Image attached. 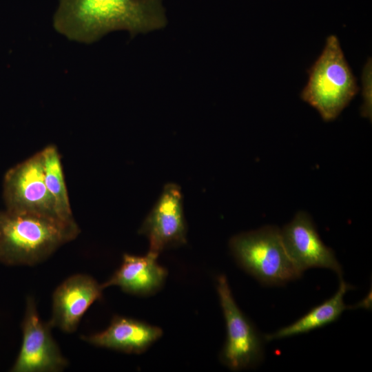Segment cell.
Listing matches in <instances>:
<instances>
[{
  "mask_svg": "<svg viewBox=\"0 0 372 372\" xmlns=\"http://www.w3.org/2000/svg\"><path fill=\"white\" fill-rule=\"evenodd\" d=\"M166 24L163 0H59L53 17L59 33L87 44L113 31L134 37Z\"/></svg>",
  "mask_w": 372,
  "mask_h": 372,
  "instance_id": "obj_1",
  "label": "cell"
},
{
  "mask_svg": "<svg viewBox=\"0 0 372 372\" xmlns=\"http://www.w3.org/2000/svg\"><path fill=\"white\" fill-rule=\"evenodd\" d=\"M79 232L75 221L30 212L0 211V262L7 265H37Z\"/></svg>",
  "mask_w": 372,
  "mask_h": 372,
  "instance_id": "obj_2",
  "label": "cell"
},
{
  "mask_svg": "<svg viewBox=\"0 0 372 372\" xmlns=\"http://www.w3.org/2000/svg\"><path fill=\"white\" fill-rule=\"evenodd\" d=\"M301 99L315 108L324 121L335 119L359 91L338 37L330 35L310 68Z\"/></svg>",
  "mask_w": 372,
  "mask_h": 372,
  "instance_id": "obj_3",
  "label": "cell"
},
{
  "mask_svg": "<svg viewBox=\"0 0 372 372\" xmlns=\"http://www.w3.org/2000/svg\"><path fill=\"white\" fill-rule=\"evenodd\" d=\"M229 247L237 264L264 285H282L302 275L289 256L275 226L233 236Z\"/></svg>",
  "mask_w": 372,
  "mask_h": 372,
  "instance_id": "obj_4",
  "label": "cell"
},
{
  "mask_svg": "<svg viewBox=\"0 0 372 372\" xmlns=\"http://www.w3.org/2000/svg\"><path fill=\"white\" fill-rule=\"evenodd\" d=\"M216 291L226 325L220 362L234 371L256 367L264 358L262 337L238 307L225 275L217 277Z\"/></svg>",
  "mask_w": 372,
  "mask_h": 372,
  "instance_id": "obj_5",
  "label": "cell"
},
{
  "mask_svg": "<svg viewBox=\"0 0 372 372\" xmlns=\"http://www.w3.org/2000/svg\"><path fill=\"white\" fill-rule=\"evenodd\" d=\"M3 198L8 210L34 213L61 220L45 184L41 151L6 172Z\"/></svg>",
  "mask_w": 372,
  "mask_h": 372,
  "instance_id": "obj_6",
  "label": "cell"
},
{
  "mask_svg": "<svg viewBox=\"0 0 372 372\" xmlns=\"http://www.w3.org/2000/svg\"><path fill=\"white\" fill-rule=\"evenodd\" d=\"M50 323L43 322L35 301L28 297L22 323L23 341L14 372H57L68 364L51 334Z\"/></svg>",
  "mask_w": 372,
  "mask_h": 372,
  "instance_id": "obj_7",
  "label": "cell"
},
{
  "mask_svg": "<svg viewBox=\"0 0 372 372\" xmlns=\"http://www.w3.org/2000/svg\"><path fill=\"white\" fill-rule=\"evenodd\" d=\"M138 232L148 239L149 251L158 255L165 249L187 242V225L179 186L174 183L165 185Z\"/></svg>",
  "mask_w": 372,
  "mask_h": 372,
  "instance_id": "obj_8",
  "label": "cell"
},
{
  "mask_svg": "<svg viewBox=\"0 0 372 372\" xmlns=\"http://www.w3.org/2000/svg\"><path fill=\"white\" fill-rule=\"evenodd\" d=\"M280 234L289 256L300 273L313 267L326 268L342 278L343 270L334 251L322 242L308 214L298 212Z\"/></svg>",
  "mask_w": 372,
  "mask_h": 372,
  "instance_id": "obj_9",
  "label": "cell"
},
{
  "mask_svg": "<svg viewBox=\"0 0 372 372\" xmlns=\"http://www.w3.org/2000/svg\"><path fill=\"white\" fill-rule=\"evenodd\" d=\"M103 289L87 275L68 278L54 291L52 318L48 322L50 326L65 333L75 331L86 311L102 298Z\"/></svg>",
  "mask_w": 372,
  "mask_h": 372,
  "instance_id": "obj_10",
  "label": "cell"
},
{
  "mask_svg": "<svg viewBox=\"0 0 372 372\" xmlns=\"http://www.w3.org/2000/svg\"><path fill=\"white\" fill-rule=\"evenodd\" d=\"M158 254L149 251L143 256L125 254L119 268L104 283L103 289L116 286L125 293L149 296L164 285L167 269L157 261Z\"/></svg>",
  "mask_w": 372,
  "mask_h": 372,
  "instance_id": "obj_11",
  "label": "cell"
},
{
  "mask_svg": "<svg viewBox=\"0 0 372 372\" xmlns=\"http://www.w3.org/2000/svg\"><path fill=\"white\" fill-rule=\"evenodd\" d=\"M162 335L163 330L157 326L115 316L106 329L90 335H83L81 339L96 347L139 354L147 351Z\"/></svg>",
  "mask_w": 372,
  "mask_h": 372,
  "instance_id": "obj_12",
  "label": "cell"
},
{
  "mask_svg": "<svg viewBox=\"0 0 372 372\" xmlns=\"http://www.w3.org/2000/svg\"><path fill=\"white\" fill-rule=\"evenodd\" d=\"M336 293L322 304L313 307L293 323L282 327L276 332L265 335L266 341L280 340L306 333L336 321L349 307L344 304V296L352 286L340 278Z\"/></svg>",
  "mask_w": 372,
  "mask_h": 372,
  "instance_id": "obj_13",
  "label": "cell"
},
{
  "mask_svg": "<svg viewBox=\"0 0 372 372\" xmlns=\"http://www.w3.org/2000/svg\"><path fill=\"white\" fill-rule=\"evenodd\" d=\"M41 153L45 184L54 199L58 215L63 220L74 221L57 147L50 145L41 150Z\"/></svg>",
  "mask_w": 372,
  "mask_h": 372,
  "instance_id": "obj_14",
  "label": "cell"
},
{
  "mask_svg": "<svg viewBox=\"0 0 372 372\" xmlns=\"http://www.w3.org/2000/svg\"><path fill=\"white\" fill-rule=\"evenodd\" d=\"M362 97L363 105L361 114L365 117L371 119V60L366 62L362 72Z\"/></svg>",
  "mask_w": 372,
  "mask_h": 372,
  "instance_id": "obj_15",
  "label": "cell"
}]
</instances>
